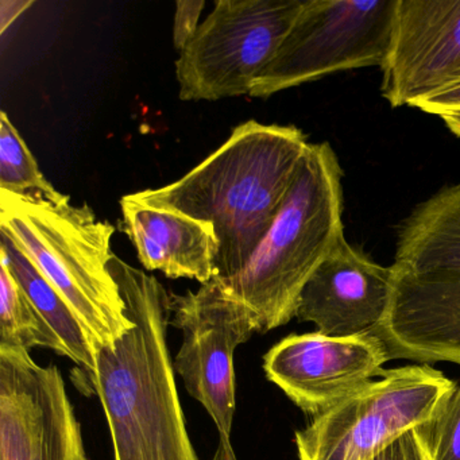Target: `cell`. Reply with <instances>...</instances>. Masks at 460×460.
I'll use <instances>...</instances> for the list:
<instances>
[{
	"instance_id": "cell-1",
	"label": "cell",
	"mask_w": 460,
	"mask_h": 460,
	"mask_svg": "<svg viewBox=\"0 0 460 460\" xmlns=\"http://www.w3.org/2000/svg\"><path fill=\"white\" fill-rule=\"evenodd\" d=\"M110 271L134 327L102 347L91 379L106 414L114 460H200L188 435L169 354L171 295L117 255Z\"/></svg>"
},
{
	"instance_id": "cell-2",
	"label": "cell",
	"mask_w": 460,
	"mask_h": 460,
	"mask_svg": "<svg viewBox=\"0 0 460 460\" xmlns=\"http://www.w3.org/2000/svg\"><path fill=\"white\" fill-rule=\"evenodd\" d=\"M296 126L247 120L184 177L128 195L136 203L212 223L219 254L217 277L236 276L265 238L308 150Z\"/></svg>"
},
{
	"instance_id": "cell-3",
	"label": "cell",
	"mask_w": 460,
	"mask_h": 460,
	"mask_svg": "<svg viewBox=\"0 0 460 460\" xmlns=\"http://www.w3.org/2000/svg\"><path fill=\"white\" fill-rule=\"evenodd\" d=\"M341 163L328 142L309 144L292 188L247 265L223 287L269 332L295 319L312 274L344 236Z\"/></svg>"
},
{
	"instance_id": "cell-4",
	"label": "cell",
	"mask_w": 460,
	"mask_h": 460,
	"mask_svg": "<svg viewBox=\"0 0 460 460\" xmlns=\"http://www.w3.org/2000/svg\"><path fill=\"white\" fill-rule=\"evenodd\" d=\"M0 228L63 296L96 351L114 346L134 327L110 271L115 227L88 204L0 190Z\"/></svg>"
},
{
	"instance_id": "cell-5",
	"label": "cell",
	"mask_w": 460,
	"mask_h": 460,
	"mask_svg": "<svg viewBox=\"0 0 460 460\" xmlns=\"http://www.w3.org/2000/svg\"><path fill=\"white\" fill-rule=\"evenodd\" d=\"M456 384L430 365L390 368L296 432L300 460H367L429 422Z\"/></svg>"
},
{
	"instance_id": "cell-6",
	"label": "cell",
	"mask_w": 460,
	"mask_h": 460,
	"mask_svg": "<svg viewBox=\"0 0 460 460\" xmlns=\"http://www.w3.org/2000/svg\"><path fill=\"white\" fill-rule=\"evenodd\" d=\"M398 0H304L249 96L269 98L336 72L379 66L392 41Z\"/></svg>"
},
{
	"instance_id": "cell-7",
	"label": "cell",
	"mask_w": 460,
	"mask_h": 460,
	"mask_svg": "<svg viewBox=\"0 0 460 460\" xmlns=\"http://www.w3.org/2000/svg\"><path fill=\"white\" fill-rule=\"evenodd\" d=\"M304 0H219L180 50L184 102L249 95L300 14Z\"/></svg>"
},
{
	"instance_id": "cell-8",
	"label": "cell",
	"mask_w": 460,
	"mask_h": 460,
	"mask_svg": "<svg viewBox=\"0 0 460 460\" xmlns=\"http://www.w3.org/2000/svg\"><path fill=\"white\" fill-rule=\"evenodd\" d=\"M171 324L182 333L174 371L219 438H230L236 411L234 355L260 332L254 314L214 277L196 292L171 295Z\"/></svg>"
},
{
	"instance_id": "cell-9",
	"label": "cell",
	"mask_w": 460,
	"mask_h": 460,
	"mask_svg": "<svg viewBox=\"0 0 460 460\" xmlns=\"http://www.w3.org/2000/svg\"><path fill=\"white\" fill-rule=\"evenodd\" d=\"M0 460H90L56 365L0 347Z\"/></svg>"
},
{
	"instance_id": "cell-10",
	"label": "cell",
	"mask_w": 460,
	"mask_h": 460,
	"mask_svg": "<svg viewBox=\"0 0 460 460\" xmlns=\"http://www.w3.org/2000/svg\"><path fill=\"white\" fill-rule=\"evenodd\" d=\"M384 341L373 332L290 335L269 349L263 370L304 413L316 417L385 373Z\"/></svg>"
},
{
	"instance_id": "cell-11",
	"label": "cell",
	"mask_w": 460,
	"mask_h": 460,
	"mask_svg": "<svg viewBox=\"0 0 460 460\" xmlns=\"http://www.w3.org/2000/svg\"><path fill=\"white\" fill-rule=\"evenodd\" d=\"M390 106H413L460 77V0H398L382 64Z\"/></svg>"
},
{
	"instance_id": "cell-12",
	"label": "cell",
	"mask_w": 460,
	"mask_h": 460,
	"mask_svg": "<svg viewBox=\"0 0 460 460\" xmlns=\"http://www.w3.org/2000/svg\"><path fill=\"white\" fill-rule=\"evenodd\" d=\"M395 279L393 266L379 265L341 236L304 287L296 317L325 336L370 332L389 312Z\"/></svg>"
},
{
	"instance_id": "cell-13",
	"label": "cell",
	"mask_w": 460,
	"mask_h": 460,
	"mask_svg": "<svg viewBox=\"0 0 460 460\" xmlns=\"http://www.w3.org/2000/svg\"><path fill=\"white\" fill-rule=\"evenodd\" d=\"M371 332L389 360L460 365V277L397 274L389 312Z\"/></svg>"
},
{
	"instance_id": "cell-14",
	"label": "cell",
	"mask_w": 460,
	"mask_h": 460,
	"mask_svg": "<svg viewBox=\"0 0 460 460\" xmlns=\"http://www.w3.org/2000/svg\"><path fill=\"white\" fill-rule=\"evenodd\" d=\"M120 207L123 233L146 270L201 285L217 277L219 241L212 223L136 203L128 195L120 199Z\"/></svg>"
},
{
	"instance_id": "cell-15",
	"label": "cell",
	"mask_w": 460,
	"mask_h": 460,
	"mask_svg": "<svg viewBox=\"0 0 460 460\" xmlns=\"http://www.w3.org/2000/svg\"><path fill=\"white\" fill-rule=\"evenodd\" d=\"M395 273L460 277V184L441 188L398 225Z\"/></svg>"
},
{
	"instance_id": "cell-16",
	"label": "cell",
	"mask_w": 460,
	"mask_h": 460,
	"mask_svg": "<svg viewBox=\"0 0 460 460\" xmlns=\"http://www.w3.org/2000/svg\"><path fill=\"white\" fill-rule=\"evenodd\" d=\"M0 260L7 263L37 311L55 331L66 349V358L84 370L91 381L96 370L98 351L90 336L63 296L4 228H0Z\"/></svg>"
},
{
	"instance_id": "cell-17",
	"label": "cell",
	"mask_w": 460,
	"mask_h": 460,
	"mask_svg": "<svg viewBox=\"0 0 460 460\" xmlns=\"http://www.w3.org/2000/svg\"><path fill=\"white\" fill-rule=\"evenodd\" d=\"M0 347L26 351L44 347L66 357L60 339L37 311L4 260H0Z\"/></svg>"
},
{
	"instance_id": "cell-18",
	"label": "cell",
	"mask_w": 460,
	"mask_h": 460,
	"mask_svg": "<svg viewBox=\"0 0 460 460\" xmlns=\"http://www.w3.org/2000/svg\"><path fill=\"white\" fill-rule=\"evenodd\" d=\"M0 190L41 195L52 201L66 198L45 179L36 158L4 111L0 114Z\"/></svg>"
},
{
	"instance_id": "cell-19",
	"label": "cell",
	"mask_w": 460,
	"mask_h": 460,
	"mask_svg": "<svg viewBox=\"0 0 460 460\" xmlns=\"http://www.w3.org/2000/svg\"><path fill=\"white\" fill-rule=\"evenodd\" d=\"M417 429L433 460H460V384L440 411Z\"/></svg>"
},
{
	"instance_id": "cell-20",
	"label": "cell",
	"mask_w": 460,
	"mask_h": 460,
	"mask_svg": "<svg viewBox=\"0 0 460 460\" xmlns=\"http://www.w3.org/2000/svg\"><path fill=\"white\" fill-rule=\"evenodd\" d=\"M367 460H433V457L421 433L414 428Z\"/></svg>"
},
{
	"instance_id": "cell-21",
	"label": "cell",
	"mask_w": 460,
	"mask_h": 460,
	"mask_svg": "<svg viewBox=\"0 0 460 460\" xmlns=\"http://www.w3.org/2000/svg\"><path fill=\"white\" fill-rule=\"evenodd\" d=\"M204 2H177L173 23V42L176 49L181 50L198 31Z\"/></svg>"
},
{
	"instance_id": "cell-22",
	"label": "cell",
	"mask_w": 460,
	"mask_h": 460,
	"mask_svg": "<svg viewBox=\"0 0 460 460\" xmlns=\"http://www.w3.org/2000/svg\"><path fill=\"white\" fill-rule=\"evenodd\" d=\"M413 109L427 114L440 115L451 110L460 109V77L451 84L447 85L429 98L414 103Z\"/></svg>"
},
{
	"instance_id": "cell-23",
	"label": "cell",
	"mask_w": 460,
	"mask_h": 460,
	"mask_svg": "<svg viewBox=\"0 0 460 460\" xmlns=\"http://www.w3.org/2000/svg\"><path fill=\"white\" fill-rule=\"evenodd\" d=\"M440 119L443 120L446 128L451 131L454 136L460 138V109L451 110V111L443 112L438 115Z\"/></svg>"
},
{
	"instance_id": "cell-24",
	"label": "cell",
	"mask_w": 460,
	"mask_h": 460,
	"mask_svg": "<svg viewBox=\"0 0 460 460\" xmlns=\"http://www.w3.org/2000/svg\"><path fill=\"white\" fill-rule=\"evenodd\" d=\"M212 460H238L233 446H231L230 438H219L217 452H215Z\"/></svg>"
},
{
	"instance_id": "cell-25",
	"label": "cell",
	"mask_w": 460,
	"mask_h": 460,
	"mask_svg": "<svg viewBox=\"0 0 460 460\" xmlns=\"http://www.w3.org/2000/svg\"><path fill=\"white\" fill-rule=\"evenodd\" d=\"M31 4H33L31 2H10V6H12V13L2 12V17H4V15L7 14L10 15L9 20H7L6 22L2 23V33L6 31L7 25L13 23V21H14L18 15L22 14V13L25 12V9L31 7Z\"/></svg>"
}]
</instances>
